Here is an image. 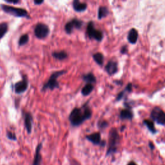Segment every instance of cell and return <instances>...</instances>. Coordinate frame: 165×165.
<instances>
[{
  "label": "cell",
  "instance_id": "24",
  "mask_svg": "<svg viewBox=\"0 0 165 165\" xmlns=\"http://www.w3.org/2000/svg\"><path fill=\"white\" fill-rule=\"evenodd\" d=\"M9 26L8 24L5 22L0 23V39H2V37L6 34L8 32Z\"/></svg>",
  "mask_w": 165,
  "mask_h": 165
},
{
  "label": "cell",
  "instance_id": "31",
  "mask_svg": "<svg viewBox=\"0 0 165 165\" xmlns=\"http://www.w3.org/2000/svg\"><path fill=\"white\" fill-rule=\"evenodd\" d=\"M148 145H149V147H150V149L152 150H154L155 149V146H154V145L153 142H152V141H149Z\"/></svg>",
  "mask_w": 165,
  "mask_h": 165
},
{
  "label": "cell",
  "instance_id": "28",
  "mask_svg": "<svg viewBox=\"0 0 165 165\" xmlns=\"http://www.w3.org/2000/svg\"><path fill=\"white\" fill-rule=\"evenodd\" d=\"M120 52H121V54H126L128 53V47H127V45L123 46L120 49Z\"/></svg>",
  "mask_w": 165,
  "mask_h": 165
},
{
  "label": "cell",
  "instance_id": "15",
  "mask_svg": "<svg viewBox=\"0 0 165 165\" xmlns=\"http://www.w3.org/2000/svg\"><path fill=\"white\" fill-rule=\"evenodd\" d=\"M72 6L74 10L76 12H81L87 10L88 5L86 3L81 2L79 0H74L72 3Z\"/></svg>",
  "mask_w": 165,
  "mask_h": 165
},
{
  "label": "cell",
  "instance_id": "30",
  "mask_svg": "<svg viewBox=\"0 0 165 165\" xmlns=\"http://www.w3.org/2000/svg\"><path fill=\"white\" fill-rule=\"evenodd\" d=\"M44 3V1L43 0H35V1L34 2V3L35 5H41L42 3Z\"/></svg>",
  "mask_w": 165,
  "mask_h": 165
},
{
  "label": "cell",
  "instance_id": "25",
  "mask_svg": "<svg viewBox=\"0 0 165 165\" xmlns=\"http://www.w3.org/2000/svg\"><path fill=\"white\" fill-rule=\"evenodd\" d=\"M29 41V36L27 34H25L23 35H22L19 39L18 41V44L19 47H22L26 44Z\"/></svg>",
  "mask_w": 165,
  "mask_h": 165
},
{
  "label": "cell",
  "instance_id": "10",
  "mask_svg": "<svg viewBox=\"0 0 165 165\" xmlns=\"http://www.w3.org/2000/svg\"><path fill=\"white\" fill-rule=\"evenodd\" d=\"M86 139L91 142L94 145H99L101 147L105 146L106 141L101 140V136L100 132H95L88 136H86Z\"/></svg>",
  "mask_w": 165,
  "mask_h": 165
},
{
  "label": "cell",
  "instance_id": "22",
  "mask_svg": "<svg viewBox=\"0 0 165 165\" xmlns=\"http://www.w3.org/2000/svg\"><path fill=\"white\" fill-rule=\"evenodd\" d=\"M94 87L93 85L87 83L83 87V88L81 89V93L83 96H88V95H90L92 93V92L94 91Z\"/></svg>",
  "mask_w": 165,
  "mask_h": 165
},
{
  "label": "cell",
  "instance_id": "6",
  "mask_svg": "<svg viewBox=\"0 0 165 165\" xmlns=\"http://www.w3.org/2000/svg\"><path fill=\"white\" fill-rule=\"evenodd\" d=\"M152 121H155L157 124L164 126L165 125V114L161 108L159 107H154L150 113Z\"/></svg>",
  "mask_w": 165,
  "mask_h": 165
},
{
  "label": "cell",
  "instance_id": "32",
  "mask_svg": "<svg viewBox=\"0 0 165 165\" xmlns=\"http://www.w3.org/2000/svg\"><path fill=\"white\" fill-rule=\"evenodd\" d=\"M127 165H137V164L134 161H130Z\"/></svg>",
  "mask_w": 165,
  "mask_h": 165
},
{
  "label": "cell",
  "instance_id": "20",
  "mask_svg": "<svg viewBox=\"0 0 165 165\" xmlns=\"http://www.w3.org/2000/svg\"><path fill=\"white\" fill-rule=\"evenodd\" d=\"M142 123H143V125L147 127L148 130L152 133L155 134L157 132L155 127V125H154V123L153 121H152L151 119H144L143 121H142Z\"/></svg>",
  "mask_w": 165,
  "mask_h": 165
},
{
  "label": "cell",
  "instance_id": "33",
  "mask_svg": "<svg viewBox=\"0 0 165 165\" xmlns=\"http://www.w3.org/2000/svg\"><path fill=\"white\" fill-rule=\"evenodd\" d=\"M126 128V126H124V125H123L122 126H121V132H123V130H125V129Z\"/></svg>",
  "mask_w": 165,
  "mask_h": 165
},
{
  "label": "cell",
  "instance_id": "1",
  "mask_svg": "<svg viewBox=\"0 0 165 165\" xmlns=\"http://www.w3.org/2000/svg\"><path fill=\"white\" fill-rule=\"evenodd\" d=\"M92 116V110L89 106L88 102H87L81 107L74 108L70 112L69 119L72 126L77 127L91 119Z\"/></svg>",
  "mask_w": 165,
  "mask_h": 165
},
{
  "label": "cell",
  "instance_id": "8",
  "mask_svg": "<svg viewBox=\"0 0 165 165\" xmlns=\"http://www.w3.org/2000/svg\"><path fill=\"white\" fill-rule=\"evenodd\" d=\"M84 22L78 18H73L65 25V31L67 34H71L74 29H81Z\"/></svg>",
  "mask_w": 165,
  "mask_h": 165
},
{
  "label": "cell",
  "instance_id": "19",
  "mask_svg": "<svg viewBox=\"0 0 165 165\" xmlns=\"http://www.w3.org/2000/svg\"><path fill=\"white\" fill-rule=\"evenodd\" d=\"M109 14V9L106 6H100L97 11V18L101 20L103 18H106Z\"/></svg>",
  "mask_w": 165,
  "mask_h": 165
},
{
  "label": "cell",
  "instance_id": "5",
  "mask_svg": "<svg viewBox=\"0 0 165 165\" xmlns=\"http://www.w3.org/2000/svg\"><path fill=\"white\" fill-rule=\"evenodd\" d=\"M86 32L90 39L95 40V41L101 42L104 37L103 32L100 30L96 29L94 26V23L93 21H89L87 26Z\"/></svg>",
  "mask_w": 165,
  "mask_h": 165
},
{
  "label": "cell",
  "instance_id": "2",
  "mask_svg": "<svg viewBox=\"0 0 165 165\" xmlns=\"http://www.w3.org/2000/svg\"><path fill=\"white\" fill-rule=\"evenodd\" d=\"M120 142V136L116 128H112L108 133V147L106 155H110L117 151Z\"/></svg>",
  "mask_w": 165,
  "mask_h": 165
},
{
  "label": "cell",
  "instance_id": "7",
  "mask_svg": "<svg viewBox=\"0 0 165 165\" xmlns=\"http://www.w3.org/2000/svg\"><path fill=\"white\" fill-rule=\"evenodd\" d=\"M50 28L49 26L43 23H37L34 30L35 36L37 39L42 40L47 37L50 34Z\"/></svg>",
  "mask_w": 165,
  "mask_h": 165
},
{
  "label": "cell",
  "instance_id": "14",
  "mask_svg": "<svg viewBox=\"0 0 165 165\" xmlns=\"http://www.w3.org/2000/svg\"><path fill=\"white\" fill-rule=\"evenodd\" d=\"M138 37H139V33L138 31H137V29L133 28H131L129 31L128 36H127V40H128V41L130 44H134L137 43Z\"/></svg>",
  "mask_w": 165,
  "mask_h": 165
},
{
  "label": "cell",
  "instance_id": "11",
  "mask_svg": "<svg viewBox=\"0 0 165 165\" xmlns=\"http://www.w3.org/2000/svg\"><path fill=\"white\" fill-rule=\"evenodd\" d=\"M104 70L109 76H113L118 72V63L114 60H110L104 67Z\"/></svg>",
  "mask_w": 165,
  "mask_h": 165
},
{
  "label": "cell",
  "instance_id": "3",
  "mask_svg": "<svg viewBox=\"0 0 165 165\" xmlns=\"http://www.w3.org/2000/svg\"><path fill=\"white\" fill-rule=\"evenodd\" d=\"M67 72L66 70H59L56 71L52 73L49 80L44 83L41 88V91L44 92L47 91L48 90H50V91H54V89L59 88V83L57 81V79L59 76H62V75L65 74Z\"/></svg>",
  "mask_w": 165,
  "mask_h": 165
},
{
  "label": "cell",
  "instance_id": "17",
  "mask_svg": "<svg viewBox=\"0 0 165 165\" xmlns=\"http://www.w3.org/2000/svg\"><path fill=\"white\" fill-rule=\"evenodd\" d=\"M42 146H43L42 143H40L37 146L32 165H41V161H42V157L41 155V150L42 148Z\"/></svg>",
  "mask_w": 165,
  "mask_h": 165
},
{
  "label": "cell",
  "instance_id": "18",
  "mask_svg": "<svg viewBox=\"0 0 165 165\" xmlns=\"http://www.w3.org/2000/svg\"><path fill=\"white\" fill-rule=\"evenodd\" d=\"M82 79L84 81H85L87 83H88V84L93 85L97 82V79L92 72H89V73L83 74L82 76Z\"/></svg>",
  "mask_w": 165,
  "mask_h": 165
},
{
  "label": "cell",
  "instance_id": "21",
  "mask_svg": "<svg viewBox=\"0 0 165 165\" xmlns=\"http://www.w3.org/2000/svg\"><path fill=\"white\" fill-rule=\"evenodd\" d=\"M52 56L55 59L59 60V61H63V60L66 59L68 57V54L65 50H61V51H55L54 52H52Z\"/></svg>",
  "mask_w": 165,
  "mask_h": 165
},
{
  "label": "cell",
  "instance_id": "13",
  "mask_svg": "<svg viewBox=\"0 0 165 165\" xmlns=\"http://www.w3.org/2000/svg\"><path fill=\"white\" fill-rule=\"evenodd\" d=\"M133 113L132 108H125L121 110L119 114V118L122 121L128 120V121H132L133 118Z\"/></svg>",
  "mask_w": 165,
  "mask_h": 165
},
{
  "label": "cell",
  "instance_id": "16",
  "mask_svg": "<svg viewBox=\"0 0 165 165\" xmlns=\"http://www.w3.org/2000/svg\"><path fill=\"white\" fill-rule=\"evenodd\" d=\"M132 88H133V85L131 83V82H129V83L127 84V85L125 87V89L123 90L121 92H120L117 95L116 98V101H119L121 99H123L127 94H129L132 91Z\"/></svg>",
  "mask_w": 165,
  "mask_h": 165
},
{
  "label": "cell",
  "instance_id": "26",
  "mask_svg": "<svg viewBox=\"0 0 165 165\" xmlns=\"http://www.w3.org/2000/svg\"><path fill=\"white\" fill-rule=\"evenodd\" d=\"M108 125V123L105 121V120H100V121L97 123V127H98L100 130H104L107 128Z\"/></svg>",
  "mask_w": 165,
  "mask_h": 165
},
{
  "label": "cell",
  "instance_id": "29",
  "mask_svg": "<svg viewBox=\"0 0 165 165\" xmlns=\"http://www.w3.org/2000/svg\"><path fill=\"white\" fill-rule=\"evenodd\" d=\"M5 2L8 3H13V4H17L19 3V0H13V1H11V0H6Z\"/></svg>",
  "mask_w": 165,
  "mask_h": 165
},
{
  "label": "cell",
  "instance_id": "9",
  "mask_svg": "<svg viewBox=\"0 0 165 165\" xmlns=\"http://www.w3.org/2000/svg\"><path fill=\"white\" fill-rule=\"evenodd\" d=\"M28 81L26 76H23L22 80L16 82L14 85V92L16 94H21L24 93L28 88Z\"/></svg>",
  "mask_w": 165,
  "mask_h": 165
},
{
  "label": "cell",
  "instance_id": "4",
  "mask_svg": "<svg viewBox=\"0 0 165 165\" xmlns=\"http://www.w3.org/2000/svg\"><path fill=\"white\" fill-rule=\"evenodd\" d=\"M2 8L5 12L10 15H12L13 16L18 18H30L28 12L27 11V10L24 9L18 8V7L6 5H2Z\"/></svg>",
  "mask_w": 165,
  "mask_h": 165
},
{
  "label": "cell",
  "instance_id": "23",
  "mask_svg": "<svg viewBox=\"0 0 165 165\" xmlns=\"http://www.w3.org/2000/svg\"><path fill=\"white\" fill-rule=\"evenodd\" d=\"M92 57L95 62L99 66H102L104 63V56L101 52H96L92 55Z\"/></svg>",
  "mask_w": 165,
  "mask_h": 165
},
{
  "label": "cell",
  "instance_id": "27",
  "mask_svg": "<svg viewBox=\"0 0 165 165\" xmlns=\"http://www.w3.org/2000/svg\"><path fill=\"white\" fill-rule=\"evenodd\" d=\"M6 137L9 139L12 140V141H16L17 140V138L16 136V135H15L14 133H13L11 131L6 132Z\"/></svg>",
  "mask_w": 165,
  "mask_h": 165
},
{
  "label": "cell",
  "instance_id": "12",
  "mask_svg": "<svg viewBox=\"0 0 165 165\" xmlns=\"http://www.w3.org/2000/svg\"><path fill=\"white\" fill-rule=\"evenodd\" d=\"M24 116V124L27 132L28 134H31L32 130L33 125V117L30 112H25L23 114Z\"/></svg>",
  "mask_w": 165,
  "mask_h": 165
}]
</instances>
